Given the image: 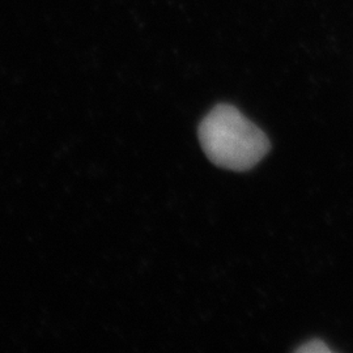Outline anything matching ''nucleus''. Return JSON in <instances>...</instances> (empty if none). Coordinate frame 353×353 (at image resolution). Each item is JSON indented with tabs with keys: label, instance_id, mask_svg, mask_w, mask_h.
<instances>
[{
	"label": "nucleus",
	"instance_id": "1",
	"mask_svg": "<svg viewBox=\"0 0 353 353\" xmlns=\"http://www.w3.org/2000/svg\"><path fill=\"white\" fill-rule=\"evenodd\" d=\"M203 151L212 164L234 172L250 170L270 152V140L240 110L220 103L204 117L199 130Z\"/></svg>",
	"mask_w": 353,
	"mask_h": 353
},
{
	"label": "nucleus",
	"instance_id": "2",
	"mask_svg": "<svg viewBox=\"0 0 353 353\" xmlns=\"http://www.w3.org/2000/svg\"><path fill=\"white\" fill-rule=\"evenodd\" d=\"M296 352L301 353H330L332 352L331 348H328L325 341H319V339H313V341L305 343L301 347H299L296 350Z\"/></svg>",
	"mask_w": 353,
	"mask_h": 353
}]
</instances>
